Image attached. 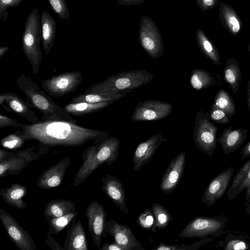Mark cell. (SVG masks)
I'll return each instance as SVG.
<instances>
[{"mask_svg":"<svg viewBox=\"0 0 250 250\" xmlns=\"http://www.w3.org/2000/svg\"><path fill=\"white\" fill-rule=\"evenodd\" d=\"M21 129L27 140H36L39 145L48 148L79 146L88 142L98 144L109 136L106 131L63 121H41L22 125Z\"/></svg>","mask_w":250,"mask_h":250,"instance_id":"obj_1","label":"cell"},{"mask_svg":"<svg viewBox=\"0 0 250 250\" xmlns=\"http://www.w3.org/2000/svg\"><path fill=\"white\" fill-rule=\"evenodd\" d=\"M120 142L110 136L98 144H93L83 152V163L79 168L72 185L77 186L85 181L98 167L104 163L110 165L119 155Z\"/></svg>","mask_w":250,"mask_h":250,"instance_id":"obj_2","label":"cell"},{"mask_svg":"<svg viewBox=\"0 0 250 250\" xmlns=\"http://www.w3.org/2000/svg\"><path fill=\"white\" fill-rule=\"evenodd\" d=\"M16 83L32 106L42 113V121H63L77 124V121L53 101L30 77L22 74L17 78Z\"/></svg>","mask_w":250,"mask_h":250,"instance_id":"obj_3","label":"cell"},{"mask_svg":"<svg viewBox=\"0 0 250 250\" xmlns=\"http://www.w3.org/2000/svg\"><path fill=\"white\" fill-rule=\"evenodd\" d=\"M154 76L146 70L124 71L94 84L84 92L116 94L128 93L150 82Z\"/></svg>","mask_w":250,"mask_h":250,"instance_id":"obj_4","label":"cell"},{"mask_svg":"<svg viewBox=\"0 0 250 250\" xmlns=\"http://www.w3.org/2000/svg\"><path fill=\"white\" fill-rule=\"evenodd\" d=\"M42 41L39 10L33 9L28 16L22 35V49L31 65L32 73L37 74L42 61Z\"/></svg>","mask_w":250,"mask_h":250,"instance_id":"obj_5","label":"cell"},{"mask_svg":"<svg viewBox=\"0 0 250 250\" xmlns=\"http://www.w3.org/2000/svg\"><path fill=\"white\" fill-rule=\"evenodd\" d=\"M227 218L221 215L213 217L198 216L192 219L181 230L178 237L204 238L208 236L218 237L225 232Z\"/></svg>","mask_w":250,"mask_h":250,"instance_id":"obj_6","label":"cell"},{"mask_svg":"<svg viewBox=\"0 0 250 250\" xmlns=\"http://www.w3.org/2000/svg\"><path fill=\"white\" fill-rule=\"evenodd\" d=\"M218 128L211 122L210 113L202 110L197 112L193 129V139L197 148L209 157L217 147Z\"/></svg>","mask_w":250,"mask_h":250,"instance_id":"obj_7","label":"cell"},{"mask_svg":"<svg viewBox=\"0 0 250 250\" xmlns=\"http://www.w3.org/2000/svg\"><path fill=\"white\" fill-rule=\"evenodd\" d=\"M139 37L142 47L151 58L161 57L164 52L162 35L154 21L147 16H143L139 26Z\"/></svg>","mask_w":250,"mask_h":250,"instance_id":"obj_8","label":"cell"},{"mask_svg":"<svg viewBox=\"0 0 250 250\" xmlns=\"http://www.w3.org/2000/svg\"><path fill=\"white\" fill-rule=\"evenodd\" d=\"M82 80L81 72H65L43 80L42 86L49 95L58 97L76 90Z\"/></svg>","mask_w":250,"mask_h":250,"instance_id":"obj_9","label":"cell"},{"mask_svg":"<svg viewBox=\"0 0 250 250\" xmlns=\"http://www.w3.org/2000/svg\"><path fill=\"white\" fill-rule=\"evenodd\" d=\"M0 220L12 242L21 250H37L29 233L7 211L0 208Z\"/></svg>","mask_w":250,"mask_h":250,"instance_id":"obj_10","label":"cell"},{"mask_svg":"<svg viewBox=\"0 0 250 250\" xmlns=\"http://www.w3.org/2000/svg\"><path fill=\"white\" fill-rule=\"evenodd\" d=\"M173 109L167 102L156 100H147L137 103L131 117L133 121L159 120L167 117Z\"/></svg>","mask_w":250,"mask_h":250,"instance_id":"obj_11","label":"cell"},{"mask_svg":"<svg viewBox=\"0 0 250 250\" xmlns=\"http://www.w3.org/2000/svg\"><path fill=\"white\" fill-rule=\"evenodd\" d=\"M47 151L42 149L35 153L33 148H28L14 153L7 159L0 160V178L8 175H18L29 163L38 159Z\"/></svg>","mask_w":250,"mask_h":250,"instance_id":"obj_12","label":"cell"},{"mask_svg":"<svg viewBox=\"0 0 250 250\" xmlns=\"http://www.w3.org/2000/svg\"><path fill=\"white\" fill-rule=\"evenodd\" d=\"M107 213L103 206L96 201H92L85 210L88 231L98 249H100L102 238L105 237L104 227Z\"/></svg>","mask_w":250,"mask_h":250,"instance_id":"obj_13","label":"cell"},{"mask_svg":"<svg viewBox=\"0 0 250 250\" xmlns=\"http://www.w3.org/2000/svg\"><path fill=\"white\" fill-rule=\"evenodd\" d=\"M0 105L6 111L13 112L25 118L30 123L40 121L35 112L31 109L32 105L18 95L11 92L0 94Z\"/></svg>","mask_w":250,"mask_h":250,"instance_id":"obj_14","label":"cell"},{"mask_svg":"<svg viewBox=\"0 0 250 250\" xmlns=\"http://www.w3.org/2000/svg\"><path fill=\"white\" fill-rule=\"evenodd\" d=\"M234 172V168L231 167L215 176L204 191L201 197L202 202L210 207L222 197L229 188Z\"/></svg>","mask_w":250,"mask_h":250,"instance_id":"obj_15","label":"cell"},{"mask_svg":"<svg viewBox=\"0 0 250 250\" xmlns=\"http://www.w3.org/2000/svg\"><path fill=\"white\" fill-rule=\"evenodd\" d=\"M104 231L125 250H145L128 226L120 224L112 219L105 221Z\"/></svg>","mask_w":250,"mask_h":250,"instance_id":"obj_16","label":"cell"},{"mask_svg":"<svg viewBox=\"0 0 250 250\" xmlns=\"http://www.w3.org/2000/svg\"><path fill=\"white\" fill-rule=\"evenodd\" d=\"M186 163V152L179 153L170 162L163 174L160 184L161 191L166 194L171 193L179 184Z\"/></svg>","mask_w":250,"mask_h":250,"instance_id":"obj_17","label":"cell"},{"mask_svg":"<svg viewBox=\"0 0 250 250\" xmlns=\"http://www.w3.org/2000/svg\"><path fill=\"white\" fill-rule=\"evenodd\" d=\"M163 141V134L159 132L138 145L133 158L134 171L138 172L143 166L147 164L151 161Z\"/></svg>","mask_w":250,"mask_h":250,"instance_id":"obj_18","label":"cell"},{"mask_svg":"<svg viewBox=\"0 0 250 250\" xmlns=\"http://www.w3.org/2000/svg\"><path fill=\"white\" fill-rule=\"evenodd\" d=\"M70 165V159L69 157L65 156L60 160L39 176L36 182L37 187L42 189H49L60 186Z\"/></svg>","mask_w":250,"mask_h":250,"instance_id":"obj_19","label":"cell"},{"mask_svg":"<svg viewBox=\"0 0 250 250\" xmlns=\"http://www.w3.org/2000/svg\"><path fill=\"white\" fill-rule=\"evenodd\" d=\"M101 189L121 211L127 214L129 211L126 204L125 190L123 183L115 176L107 174L102 178Z\"/></svg>","mask_w":250,"mask_h":250,"instance_id":"obj_20","label":"cell"},{"mask_svg":"<svg viewBox=\"0 0 250 250\" xmlns=\"http://www.w3.org/2000/svg\"><path fill=\"white\" fill-rule=\"evenodd\" d=\"M248 130L242 128L232 129L231 126L226 127L217 138L223 152L229 154L239 149L248 137Z\"/></svg>","mask_w":250,"mask_h":250,"instance_id":"obj_21","label":"cell"},{"mask_svg":"<svg viewBox=\"0 0 250 250\" xmlns=\"http://www.w3.org/2000/svg\"><path fill=\"white\" fill-rule=\"evenodd\" d=\"M64 250H88L84 229L80 219L71 223L63 244Z\"/></svg>","mask_w":250,"mask_h":250,"instance_id":"obj_22","label":"cell"},{"mask_svg":"<svg viewBox=\"0 0 250 250\" xmlns=\"http://www.w3.org/2000/svg\"><path fill=\"white\" fill-rule=\"evenodd\" d=\"M41 27L43 48L48 55L54 45L57 26L54 19L47 11L42 13Z\"/></svg>","mask_w":250,"mask_h":250,"instance_id":"obj_23","label":"cell"},{"mask_svg":"<svg viewBox=\"0 0 250 250\" xmlns=\"http://www.w3.org/2000/svg\"><path fill=\"white\" fill-rule=\"evenodd\" d=\"M27 193V188L19 183H14L10 187L0 190V195L4 201L17 209H22L27 207L23 199Z\"/></svg>","mask_w":250,"mask_h":250,"instance_id":"obj_24","label":"cell"},{"mask_svg":"<svg viewBox=\"0 0 250 250\" xmlns=\"http://www.w3.org/2000/svg\"><path fill=\"white\" fill-rule=\"evenodd\" d=\"M219 17L222 24L232 35H236L241 31L242 23L234 9L230 5L220 3Z\"/></svg>","mask_w":250,"mask_h":250,"instance_id":"obj_25","label":"cell"},{"mask_svg":"<svg viewBox=\"0 0 250 250\" xmlns=\"http://www.w3.org/2000/svg\"><path fill=\"white\" fill-rule=\"evenodd\" d=\"M76 211L73 202L56 199L50 200L46 205L43 215L46 220L60 217Z\"/></svg>","mask_w":250,"mask_h":250,"instance_id":"obj_26","label":"cell"},{"mask_svg":"<svg viewBox=\"0 0 250 250\" xmlns=\"http://www.w3.org/2000/svg\"><path fill=\"white\" fill-rule=\"evenodd\" d=\"M115 101L99 103H70L64 106L65 110L70 115L74 116H83L96 112L112 104Z\"/></svg>","mask_w":250,"mask_h":250,"instance_id":"obj_27","label":"cell"},{"mask_svg":"<svg viewBox=\"0 0 250 250\" xmlns=\"http://www.w3.org/2000/svg\"><path fill=\"white\" fill-rule=\"evenodd\" d=\"M223 73L225 81L233 93L236 94L241 81V74L239 63L235 58L232 57L227 60Z\"/></svg>","mask_w":250,"mask_h":250,"instance_id":"obj_28","label":"cell"},{"mask_svg":"<svg viewBox=\"0 0 250 250\" xmlns=\"http://www.w3.org/2000/svg\"><path fill=\"white\" fill-rule=\"evenodd\" d=\"M196 39L202 53L210 59L214 64H220V55L218 50L201 29L196 30Z\"/></svg>","mask_w":250,"mask_h":250,"instance_id":"obj_29","label":"cell"},{"mask_svg":"<svg viewBox=\"0 0 250 250\" xmlns=\"http://www.w3.org/2000/svg\"><path fill=\"white\" fill-rule=\"evenodd\" d=\"M221 247L226 250H250V237L238 232H230Z\"/></svg>","mask_w":250,"mask_h":250,"instance_id":"obj_30","label":"cell"},{"mask_svg":"<svg viewBox=\"0 0 250 250\" xmlns=\"http://www.w3.org/2000/svg\"><path fill=\"white\" fill-rule=\"evenodd\" d=\"M190 83L193 89L200 90L215 85L217 81L208 71L203 69H195L192 71Z\"/></svg>","mask_w":250,"mask_h":250,"instance_id":"obj_31","label":"cell"},{"mask_svg":"<svg viewBox=\"0 0 250 250\" xmlns=\"http://www.w3.org/2000/svg\"><path fill=\"white\" fill-rule=\"evenodd\" d=\"M127 93L109 94L105 93H85L80 94L73 98L71 103H99L112 101H117L125 96Z\"/></svg>","mask_w":250,"mask_h":250,"instance_id":"obj_32","label":"cell"},{"mask_svg":"<svg viewBox=\"0 0 250 250\" xmlns=\"http://www.w3.org/2000/svg\"><path fill=\"white\" fill-rule=\"evenodd\" d=\"M151 209L154 216V223L149 230L156 232L157 229L162 230L166 228L172 219L168 210L161 205L154 203L151 206Z\"/></svg>","mask_w":250,"mask_h":250,"instance_id":"obj_33","label":"cell"},{"mask_svg":"<svg viewBox=\"0 0 250 250\" xmlns=\"http://www.w3.org/2000/svg\"><path fill=\"white\" fill-rule=\"evenodd\" d=\"M213 103L229 117H232L235 113V103L229 93L224 89H220L217 92Z\"/></svg>","mask_w":250,"mask_h":250,"instance_id":"obj_34","label":"cell"},{"mask_svg":"<svg viewBox=\"0 0 250 250\" xmlns=\"http://www.w3.org/2000/svg\"><path fill=\"white\" fill-rule=\"evenodd\" d=\"M77 211L64 216L46 220L48 225V231L50 234H57L62 230L68 224L76 218Z\"/></svg>","mask_w":250,"mask_h":250,"instance_id":"obj_35","label":"cell"},{"mask_svg":"<svg viewBox=\"0 0 250 250\" xmlns=\"http://www.w3.org/2000/svg\"><path fill=\"white\" fill-rule=\"evenodd\" d=\"M27 141L25 138L23 131L18 129L14 133H11L0 140V146L4 148L9 149H16L21 147Z\"/></svg>","mask_w":250,"mask_h":250,"instance_id":"obj_36","label":"cell"},{"mask_svg":"<svg viewBox=\"0 0 250 250\" xmlns=\"http://www.w3.org/2000/svg\"><path fill=\"white\" fill-rule=\"evenodd\" d=\"M249 157V159L242 165L236 173L231 184L227 191L226 194L227 199L229 201L232 200V196L234 193L245 178L248 171L250 169V155Z\"/></svg>","mask_w":250,"mask_h":250,"instance_id":"obj_37","label":"cell"},{"mask_svg":"<svg viewBox=\"0 0 250 250\" xmlns=\"http://www.w3.org/2000/svg\"><path fill=\"white\" fill-rule=\"evenodd\" d=\"M212 238L204 237L189 246H186L183 243L181 245H166L164 242H161L153 250H196L201 246L211 241Z\"/></svg>","mask_w":250,"mask_h":250,"instance_id":"obj_38","label":"cell"},{"mask_svg":"<svg viewBox=\"0 0 250 250\" xmlns=\"http://www.w3.org/2000/svg\"><path fill=\"white\" fill-rule=\"evenodd\" d=\"M48 2L59 17L63 20L69 19L68 7L66 0H48Z\"/></svg>","mask_w":250,"mask_h":250,"instance_id":"obj_39","label":"cell"},{"mask_svg":"<svg viewBox=\"0 0 250 250\" xmlns=\"http://www.w3.org/2000/svg\"><path fill=\"white\" fill-rule=\"evenodd\" d=\"M155 221L154 216L150 208L143 212L137 218V222L142 229H148L152 227Z\"/></svg>","mask_w":250,"mask_h":250,"instance_id":"obj_40","label":"cell"},{"mask_svg":"<svg viewBox=\"0 0 250 250\" xmlns=\"http://www.w3.org/2000/svg\"><path fill=\"white\" fill-rule=\"evenodd\" d=\"M211 120L217 124H227L229 122V117L222 109L218 108L214 103L210 107Z\"/></svg>","mask_w":250,"mask_h":250,"instance_id":"obj_41","label":"cell"},{"mask_svg":"<svg viewBox=\"0 0 250 250\" xmlns=\"http://www.w3.org/2000/svg\"><path fill=\"white\" fill-rule=\"evenodd\" d=\"M23 0H0V20L3 21L8 19L7 9L19 6Z\"/></svg>","mask_w":250,"mask_h":250,"instance_id":"obj_42","label":"cell"},{"mask_svg":"<svg viewBox=\"0 0 250 250\" xmlns=\"http://www.w3.org/2000/svg\"><path fill=\"white\" fill-rule=\"evenodd\" d=\"M22 125L13 118L0 114V128L12 127L14 128H21Z\"/></svg>","mask_w":250,"mask_h":250,"instance_id":"obj_43","label":"cell"},{"mask_svg":"<svg viewBox=\"0 0 250 250\" xmlns=\"http://www.w3.org/2000/svg\"><path fill=\"white\" fill-rule=\"evenodd\" d=\"M219 0H196V3L202 12L213 8L218 3Z\"/></svg>","mask_w":250,"mask_h":250,"instance_id":"obj_44","label":"cell"},{"mask_svg":"<svg viewBox=\"0 0 250 250\" xmlns=\"http://www.w3.org/2000/svg\"><path fill=\"white\" fill-rule=\"evenodd\" d=\"M250 169L248 171L245 178L243 179V180L242 181L241 183L238 187L236 191L234 193L233 196H232V199L236 198V197L238 194H239L240 193H241L242 191H243L245 189V188L248 186V185L250 184Z\"/></svg>","mask_w":250,"mask_h":250,"instance_id":"obj_45","label":"cell"},{"mask_svg":"<svg viewBox=\"0 0 250 250\" xmlns=\"http://www.w3.org/2000/svg\"><path fill=\"white\" fill-rule=\"evenodd\" d=\"M45 242L53 250H64L63 247H62L49 232L47 233L45 239Z\"/></svg>","mask_w":250,"mask_h":250,"instance_id":"obj_46","label":"cell"},{"mask_svg":"<svg viewBox=\"0 0 250 250\" xmlns=\"http://www.w3.org/2000/svg\"><path fill=\"white\" fill-rule=\"evenodd\" d=\"M101 250H125V249L119 245L115 241L111 243H105L103 244Z\"/></svg>","mask_w":250,"mask_h":250,"instance_id":"obj_47","label":"cell"},{"mask_svg":"<svg viewBox=\"0 0 250 250\" xmlns=\"http://www.w3.org/2000/svg\"><path fill=\"white\" fill-rule=\"evenodd\" d=\"M145 0H117L119 5H125V6H130V5H138L143 4L145 2Z\"/></svg>","mask_w":250,"mask_h":250,"instance_id":"obj_48","label":"cell"},{"mask_svg":"<svg viewBox=\"0 0 250 250\" xmlns=\"http://www.w3.org/2000/svg\"><path fill=\"white\" fill-rule=\"evenodd\" d=\"M239 154H242L241 159H244L250 155V141L242 148Z\"/></svg>","mask_w":250,"mask_h":250,"instance_id":"obj_49","label":"cell"},{"mask_svg":"<svg viewBox=\"0 0 250 250\" xmlns=\"http://www.w3.org/2000/svg\"><path fill=\"white\" fill-rule=\"evenodd\" d=\"M14 153L9 152L2 148L0 149V160L7 159L14 155Z\"/></svg>","mask_w":250,"mask_h":250,"instance_id":"obj_50","label":"cell"},{"mask_svg":"<svg viewBox=\"0 0 250 250\" xmlns=\"http://www.w3.org/2000/svg\"><path fill=\"white\" fill-rule=\"evenodd\" d=\"M247 101L250 115V79L249 80L247 87Z\"/></svg>","mask_w":250,"mask_h":250,"instance_id":"obj_51","label":"cell"},{"mask_svg":"<svg viewBox=\"0 0 250 250\" xmlns=\"http://www.w3.org/2000/svg\"><path fill=\"white\" fill-rule=\"evenodd\" d=\"M10 49V47L7 45L0 46V58H1Z\"/></svg>","mask_w":250,"mask_h":250,"instance_id":"obj_52","label":"cell"},{"mask_svg":"<svg viewBox=\"0 0 250 250\" xmlns=\"http://www.w3.org/2000/svg\"><path fill=\"white\" fill-rule=\"evenodd\" d=\"M244 206L245 207L246 214L250 215V198L249 199V200L246 201Z\"/></svg>","mask_w":250,"mask_h":250,"instance_id":"obj_53","label":"cell"},{"mask_svg":"<svg viewBox=\"0 0 250 250\" xmlns=\"http://www.w3.org/2000/svg\"><path fill=\"white\" fill-rule=\"evenodd\" d=\"M245 198L246 201L249 200V199L250 198V183L245 188Z\"/></svg>","mask_w":250,"mask_h":250,"instance_id":"obj_54","label":"cell"},{"mask_svg":"<svg viewBox=\"0 0 250 250\" xmlns=\"http://www.w3.org/2000/svg\"><path fill=\"white\" fill-rule=\"evenodd\" d=\"M247 50L250 52V43L248 46L247 47Z\"/></svg>","mask_w":250,"mask_h":250,"instance_id":"obj_55","label":"cell"}]
</instances>
